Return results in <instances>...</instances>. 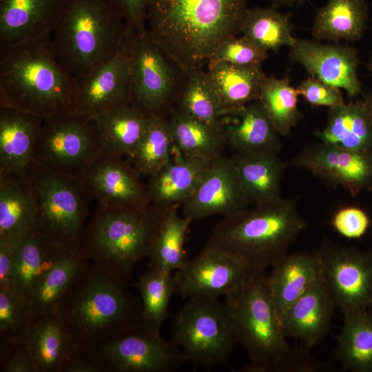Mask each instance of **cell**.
Here are the masks:
<instances>
[{
	"mask_svg": "<svg viewBox=\"0 0 372 372\" xmlns=\"http://www.w3.org/2000/svg\"><path fill=\"white\" fill-rule=\"evenodd\" d=\"M247 9L246 0H149L147 32L186 73L241 32Z\"/></svg>",
	"mask_w": 372,
	"mask_h": 372,
	"instance_id": "obj_1",
	"label": "cell"
},
{
	"mask_svg": "<svg viewBox=\"0 0 372 372\" xmlns=\"http://www.w3.org/2000/svg\"><path fill=\"white\" fill-rule=\"evenodd\" d=\"M238 344L249 358L239 372H316L329 365L315 360L304 344L291 346L271 298L266 273H251L226 296Z\"/></svg>",
	"mask_w": 372,
	"mask_h": 372,
	"instance_id": "obj_2",
	"label": "cell"
},
{
	"mask_svg": "<svg viewBox=\"0 0 372 372\" xmlns=\"http://www.w3.org/2000/svg\"><path fill=\"white\" fill-rule=\"evenodd\" d=\"M126 282L88 263L61 299L56 314L79 349L140 323L142 304Z\"/></svg>",
	"mask_w": 372,
	"mask_h": 372,
	"instance_id": "obj_3",
	"label": "cell"
},
{
	"mask_svg": "<svg viewBox=\"0 0 372 372\" xmlns=\"http://www.w3.org/2000/svg\"><path fill=\"white\" fill-rule=\"evenodd\" d=\"M74 92L52 36L0 48V106L46 118L72 112Z\"/></svg>",
	"mask_w": 372,
	"mask_h": 372,
	"instance_id": "obj_4",
	"label": "cell"
},
{
	"mask_svg": "<svg viewBox=\"0 0 372 372\" xmlns=\"http://www.w3.org/2000/svg\"><path fill=\"white\" fill-rule=\"evenodd\" d=\"M307 227L296 200L280 196L224 216L213 227L205 246L236 256L249 274L266 273L287 254Z\"/></svg>",
	"mask_w": 372,
	"mask_h": 372,
	"instance_id": "obj_5",
	"label": "cell"
},
{
	"mask_svg": "<svg viewBox=\"0 0 372 372\" xmlns=\"http://www.w3.org/2000/svg\"><path fill=\"white\" fill-rule=\"evenodd\" d=\"M134 31L109 0H70L52 39L59 63L75 77L112 57Z\"/></svg>",
	"mask_w": 372,
	"mask_h": 372,
	"instance_id": "obj_6",
	"label": "cell"
},
{
	"mask_svg": "<svg viewBox=\"0 0 372 372\" xmlns=\"http://www.w3.org/2000/svg\"><path fill=\"white\" fill-rule=\"evenodd\" d=\"M165 211L152 205L130 210L100 208L84 229L80 247L92 264L127 283L138 262L148 256Z\"/></svg>",
	"mask_w": 372,
	"mask_h": 372,
	"instance_id": "obj_7",
	"label": "cell"
},
{
	"mask_svg": "<svg viewBox=\"0 0 372 372\" xmlns=\"http://www.w3.org/2000/svg\"><path fill=\"white\" fill-rule=\"evenodd\" d=\"M171 340L194 369L228 363L238 344L229 310L218 298L193 296L173 316Z\"/></svg>",
	"mask_w": 372,
	"mask_h": 372,
	"instance_id": "obj_8",
	"label": "cell"
},
{
	"mask_svg": "<svg viewBox=\"0 0 372 372\" xmlns=\"http://www.w3.org/2000/svg\"><path fill=\"white\" fill-rule=\"evenodd\" d=\"M103 151L95 116L69 112L43 118L32 163L50 173L80 180Z\"/></svg>",
	"mask_w": 372,
	"mask_h": 372,
	"instance_id": "obj_9",
	"label": "cell"
},
{
	"mask_svg": "<svg viewBox=\"0 0 372 372\" xmlns=\"http://www.w3.org/2000/svg\"><path fill=\"white\" fill-rule=\"evenodd\" d=\"M23 177L37 203L34 227L61 244L79 246L87 216L85 195L88 194L81 180L50 173L33 163Z\"/></svg>",
	"mask_w": 372,
	"mask_h": 372,
	"instance_id": "obj_10",
	"label": "cell"
},
{
	"mask_svg": "<svg viewBox=\"0 0 372 372\" xmlns=\"http://www.w3.org/2000/svg\"><path fill=\"white\" fill-rule=\"evenodd\" d=\"M185 73L149 36L136 32L130 61V103L149 116H164L182 88Z\"/></svg>",
	"mask_w": 372,
	"mask_h": 372,
	"instance_id": "obj_11",
	"label": "cell"
},
{
	"mask_svg": "<svg viewBox=\"0 0 372 372\" xmlns=\"http://www.w3.org/2000/svg\"><path fill=\"white\" fill-rule=\"evenodd\" d=\"M87 351L101 372H174L187 362L172 340L164 339L141 323Z\"/></svg>",
	"mask_w": 372,
	"mask_h": 372,
	"instance_id": "obj_12",
	"label": "cell"
},
{
	"mask_svg": "<svg viewBox=\"0 0 372 372\" xmlns=\"http://www.w3.org/2000/svg\"><path fill=\"white\" fill-rule=\"evenodd\" d=\"M321 276L342 313L372 307V253L324 241Z\"/></svg>",
	"mask_w": 372,
	"mask_h": 372,
	"instance_id": "obj_13",
	"label": "cell"
},
{
	"mask_svg": "<svg viewBox=\"0 0 372 372\" xmlns=\"http://www.w3.org/2000/svg\"><path fill=\"white\" fill-rule=\"evenodd\" d=\"M135 32L112 57L87 74L74 77L72 112L96 116L130 103V61Z\"/></svg>",
	"mask_w": 372,
	"mask_h": 372,
	"instance_id": "obj_14",
	"label": "cell"
},
{
	"mask_svg": "<svg viewBox=\"0 0 372 372\" xmlns=\"http://www.w3.org/2000/svg\"><path fill=\"white\" fill-rule=\"evenodd\" d=\"M249 276L247 267L238 257L207 246L174 274L176 293L187 299L226 297L240 290Z\"/></svg>",
	"mask_w": 372,
	"mask_h": 372,
	"instance_id": "obj_15",
	"label": "cell"
},
{
	"mask_svg": "<svg viewBox=\"0 0 372 372\" xmlns=\"http://www.w3.org/2000/svg\"><path fill=\"white\" fill-rule=\"evenodd\" d=\"M138 176L122 157L103 149L80 180L87 194L99 200L101 209L130 210L151 205L147 187Z\"/></svg>",
	"mask_w": 372,
	"mask_h": 372,
	"instance_id": "obj_16",
	"label": "cell"
},
{
	"mask_svg": "<svg viewBox=\"0 0 372 372\" xmlns=\"http://www.w3.org/2000/svg\"><path fill=\"white\" fill-rule=\"evenodd\" d=\"M288 165L340 185L353 197L372 189V151L343 149L320 142L304 147Z\"/></svg>",
	"mask_w": 372,
	"mask_h": 372,
	"instance_id": "obj_17",
	"label": "cell"
},
{
	"mask_svg": "<svg viewBox=\"0 0 372 372\" xmlns=\"http://www.w3.org/2000/svg\"><path fill=\"white\" fill-rule=\"evenodd\" d=\"M289 58L302 65L311 76L344 90L350 99L361 92L358 77L356 50L345 44H322L318 41L295 38Z\"/></svg>",
	"mask_w": 372,
	"mask_h": 372,
	"instance_id": "obj_18",
	"label": "cell"
},
{
	"mask_svg": "<svg viewBox=\"0 0 372 372\" xmlns=\"http://www.w3.org/2000/svg\"><path fill=\"white\" fill-rule=\"evenodd\" d=\"M231 158H216L192 195L182 204L183 216L193 221L215 214L231 215L247 208Z\"/></svg>",
	"mask_w": 372,
	"mask_h": 372,
	"instance_id": "obj_19",
	"label": "cell"
},
{
	"mask_svg": "<svg viewBox=\"0 0 372 372\" xmlns=\"http://www.w3.org/2000/svg\"><path fill=\"white\" fill-rule=\"evenodd\" d=\"M70 0H0V48L52 36Z\"/></svg>",
	"mask_w": 372,
	"mask_h": 372,
	"instance_id": "obj_20",
	"label": "cell"
},
{
	"mask_svg": "<svg viewBox=\"0 0 372 372\" xmlns=\"http://www.w3.org/2000/svg\"><path fill=\"white\" fill-rule=\"evenodd\" d=\"M335 306L333 295L320 275L282 316L287 337L300 341L308 348L318 344L330 331Z\"/></svg>",
	"mask_w": 372,
	"mask_h": 372,
	"instance_id": "obj_21",
	"label": "cell"
},
{
	"mask_svg": "<svg viewBox=\"0 0 372 372\" xmlns=\"http://www.w3.org/2000/svg\"><path fill=\"white\" fill-rule=\"evenodd\" d=\"M43 118L0 106V178L24 176L32 161Z\"/></svg>",
	"mask_w": 372,
	"mask_h": 372,
	"instance_id": "obj_22",
	"label": "cell"
},
{
	"mask_svg": "<svg viewBox=\"0 0 372 372\" xmlns=\"http://www.w3.org/2000/svg\"><path fill=\"white\" fill-rule=\"evenodd\" d=\"M34 227L19 241L11 276L10 289L29 300L43 276L66 248Z\"/></svg>",
	"mask_w": 372,
	"mask_h": 372,
	"instance_id": "obj_23",
	"label": "cell"
},
{
	"mask_svg": "<svg viewBox=\"0 0 372 372\" xmlns=\"http://www.w3.org/2000/svg\"><path fill=\"white\" fill-rule=\"evenodd\" d=\"M216 158H193L179 155L178 159H171L149 176L146 187L151 205L161 210L182 205Z\"/></svg>",
	"mask_w": 372,
	"mask_h": 372,
	"instance_id": "obj_24",
	"label": "cell"
},
{
	"mask_svg": "<svg viewBox=\"0 0 372 372\" xmlns=\"http://www.w3.org/2000/svg\"><path fill=\"white\" fill-rule=\"evenodd\" d=\"M316 251H296L285 256L271 267L267 283L280 319L288 308L320 276Z\"/></svg>",
	"mask_w": 372,
	"mask_h": 372,
	"instance_id": "obj_25",
	"label": "cell"
},
{
	"mask_svg": "<svg viewBox=\"0 0 372 372\" xmlns=\"http://www.w3.org/2000/svg\"><path fill=\"white\" fill-rule=\"evenodd\" d=\"M206 74L227 115H234L259 100L265 76L262 65H240L210 59Z\"/></svg>",
	"mask_w": 372,
	"mask_h": 372,
	"instance_id": "obj_26",
	"label": "cell"
},
{
	"mask_svg": "<svg viewBox=\"0 0 372 372\" xmlns=\"http://www.w3.org/2000/svg\"><path fill=\"white\" fill-rule=\"evenodd\" d=\"M25 337L37 372H63L78 349L56 313H33Z\"/></svg>",
	"mask_w": 372,
	"mask_h": 372,
	"instance_id": "obj_27",
	"label": "cell"
},
{
	"mask_svg": "<svg viewBox=\"0 0 372 372\" xmlns=\"http://www.w3.org/2000/svg\"><path fill=\"white\" fill-rule=\"evenodd\" d=\"M234 163L240 187L248 205L256 206L280 196L286 163L274 152L234 153Z\"/></svg>",
	"mask_w": 372,
	"mask_h": 372,
	"instance_id": "obj_28",
	"label": "cell"
},
{
	"mask_svg": "<svg viewBox=\"0 0 372 372\" xmlns=\"http://www.w3.org/2000/svg\"><path fill=\"white\" fill-rule=\"evenodd\" d=\"M235 123L222 125L226 145L235 153L274 152L278 154L282 144L264 106L254 101L239 112Z\"/></svg>",
	"mask_w": 372,
	"mask_h": 372,
	"instance_id": "obj_29",
	"label": "cell"
},
{
	"mask_svg": "<svg viewBox=\"0 0 372 372\" xmlns=\"http://www.w3.org/2000/svg\"><path fill=\"white\" fill-rule=\"evenodd\" d=\"M314 134L320 142L337 148L372 151V125L363 101L329 108L326 126Z\"/></svg>",
	"mask_w": 372,
	"mask_h": 372,
	"instance_id": "obj_30",
	"label": "cell"
},
{
	"mask_svg": "<svg viewBox=\"0 0 372 372\" xmlns=\"http://www.w3.org/2000/svg\"><path fill=\"white\" fill-rule=\"evenodd\" d=\"M149 116L132 103L96 116L104 151L112 156L131 158L145 132Z\"/></svg>",
	"mask_w": 372,
	"mask_h": 372,
	"instance_id": "obj_31",
	"label": "cell"
},
{
	"mask_svg": "<svg viewBox=\"0 0 372 372\" xmlns=\"http://www.w3.org/2000/svg\"><path fill=\"white\" fill-rule=\"evenodd\" d=\"M365 0H327L318 8L311 28L317 41L354 42L364 36L368 19Z\"/></svg>",
	"mask_w": 372,
	"mask_h": 372,
	"instance_id": "obj_32",
	"label": "cell"
},
{
	"mask_svg": "<svg viewBox=\"0 0 372 372\" xmlns=\"http://www.w3.org/2000/svg\"><path fill=\"white\" fill-rule=\"evenodd\" d=\"M37 207L24 177L6 176L0 181V239L19 240L35 225Z\"/></svg>",
	"mask_w": 372,
	"mask_h": 372,
	"instance_id": "obj_33",
	"label": "cell"
},
{
	"mask_svg": "<svg viewBox=\"0 0 372 372\" xmlns=\"http://www.w3.org/2000/svg\"><path fill=\"white\" fill-rule=\"evenodd\" d=\"M88 263L80 245L66 248L34 288L30 299L33 313H56L61 299Z\"/></svg>",
	"mask_w": 372,
	"mask_h": 372,
	"instance_id": "obj_34",
	"label": "cell"
},
{
	"mask_svg": "<svg viewBox=\"0 0 372 372\" xmlns=\"http://www.w3.org/2000/svg\"><path fill=\"white\" fill-rule=\"evenodd\" d=\"M167 120L174 147L179 155L193 158H213L222 155L226 143L220 130L178 108L172 110Z\"/></svg>",
	"mask_w": 372,
	"mask_h": 372,
	"instance_id": "obj_35",
	"label": "cell"
},
{
	"mask_svg": "<svg viewBox=\"0 0 372 372\" xmlns=\"http://www.w3.org/2000/svg\"><path fill=\"white\" fill-rule=\"evenodd\" d=\"M337 355L346 371L372 372V313L367 309L343 313Z\"/></svg>",
	"mask_w": 372,
	"mask_h": 372,
	"instance_id": "obj_36",
	"label": "cell"
},
{
	"mask_svg": "<svg viewBox=\"0 0 372 372\" xmlns=\"http://www.w3.org/2000/svg\"><path fill=\"white\" fill-rule=\"evenodd\" d=\"M179 206L165 211L147 256L149 265L171 273L183 268L189 260L185 243L192 220L178 215Z\"/></svg>",
	"mask_w": 372,
	"mask_h": 372,
	"instance_id": "obj_37",
	"label": "cell"
},
{
	"mask_svg": "<svg viewBox=\"0 0 372 372\" xmlns=\"http://www.w3.org/2000/svg\"><path fill=\"white\" fill-rule=\"evenodd\" d=\"M291 13L277 8L256 7L247 9L241 28L242 36L258 48L277 52L282 46L291 47L295 41V27Z\"/></svg>",
	"mask_w": 372,
	"mask_h": 372,
	"instance_id": "obj_38",
	"label": "cell"
},
{
	"mask_svg": "<svg viewBox=\"0 0 372 372\" xmlns=\"http://www.w3.org/2000/svg\"><path fill=\"white\" fill-rule=\"evenodd\" d=\"M135 286L139 290L142 300L141 324L150 331L160 333L162 324L169 317L170 299L176 293L174 275L148 264Z\"/></svg>",
	"mask_w": 372,
	"mask_h": 372,
	"instance_id": "obj_39",
	"label": "cell"
},
{
	"mask_svg": "<svg viewBox=\"0 0 372 372\" xmlns=\"http://www.w3.org/2000/svg\"><path fill=\"white\" fill-rule=\"evenodd\" d=\"M176 101L185 114L221 131L222 118L227 114L203 68L185 73Z\"/></svg>",
	"mask_w": 372,
	"mask_h": 372,
	"instance_id": "obj_40",
	"label": "cell"
},
{
	"mask_svg": "<svg viewBox=\"0 0 372 372\" xmlns=\"http://www.w3.org/2000/svg\"><path fill=\"white\" fill-rule=\"evenodd\" d=\"M299 93L287 74L282 79L265 76L259 100L264 106L275 130L282 136L290 134L302 118L298 104Z\"/></svg>",
	"mask_w": 372,
	"mask_h": 372,
	"instance_id": "obj_41",
	"label": "cell"
},
{
	"mask_svg": "<svg viewBox=\"0 0 372 372\" xmlns=\"http://www.w3.org/2000/svg\"><path fill=\"white\" fill-rule=\"evenodd\" d=\"M174 143L164 116H149L145 132L130 158L138 175L149 176L171 160Z\"/></svg>",
	"mask_w": 372,
	"mask_h": 372,
	"instance_id": "obj_42",
	"label": "cell"
},
{
	"mask_svg": "<svg viewBox=\"0 0 372 372\" xmlns=\"http://www.w3.org/2000/svg\"><path fill=\"white\" fill-rule=\"evenodd\" d=\"M33 313L28 298L10 289H0V343L25 337Z\"/></svg>",
	"mask_w": 372,
	"mask_h": 372,
	"instance_id": "obj_43",
	"label": "cell"
},
{
	"mask_svg": "<svg viewBox=\"0 0 372 372\" xmlns=\"http://www.w3.org/2000/svg\"><path fill=\"white\" fill-rule=\"evenodd\" d=\"M267 58V52L254 45L244 36H235L224 42L211 59L240 65H262Z\"/></svg>",
	"mask_w": 372,
	"mask_h": 372,
	"instance_id": "obj_44",
	"label": "cell"
},
{
	"mask_svg": "<svg viewBox=\"0 0 372 372\" xmlns=\"http://www.w3.org/2000/svg\"><path fill=\"white\" fill-rule=\"evenodd\" d=\"M0 372H37L25 337L0 343Z\"/></svg>",
	"mask_w": 372,
	"mask_h": 372,
	"instance_id": "obj_45",
	"label": "cell"
},
{
	"mask_svg": "<svg viewBox=\"0 0 372 372\" xmlns=\"http://www.w3.org/2000/svg\"><path fill=\"white\" fill-rule=\"evenodd\" d=\"M296 88L299 95H302L312 106H325L331 108L344 103L340 89L311 76L302 81Z\"/></svg>",
	"mask_w": 372,
	"mask_h": 372,
	"instance_id": "obj_46",
	"label": "cell"
},
{
	"mask_svg": "<svg viewBox=\"0 0 372 372\" xmlns=\"http://www.w3.org/2000/svg\"><path fill=\"white\" fill-rule=\"evenodd\" d=\"M331 223L335 230L342 236L347 238H359L367 231L370 219L362 209L346 207L335 213Z\"/></svg>",
	"mask_w": 372,
	"mask_h": 372,
	"instance_id": "obj_47",
	"label": "cell"
},
{
	"mask_svg": "<svg viewBox=\"0 0 372 372\" xmlns=\"http://www.w3.org/2000/svg\"><path fill=\"white\" fill-rule=\"evenodd\" d=\"M123 17L129 29L138 32L147 30V13L149 0H109Z\"/></svg>",
	"mask_w": 372,
	"mask_h": 372,
	"instance_id": "obj_48",
	"label": "cell"
},
{
	"mask_svg": "<svg viewBox=\"0 0 372 372\" xmlns=\"http://www.w3.org/2000/svg\"><path fill=\"white\" fill-rule=\"evenodd\" d=\"M19 240L0 239V289H10L17 246Z\"/></svg>",
	"mask_w": 372,
	"mask_h": 372,
	"instance_id": "obj_49",
	"label": "cell"
},
{
	"mask_svg": "<svg viewBox=\"0 0 372 372\" xmlns=\"http://www.w3.org/2000/svg\"><path fill=\"white\" fill-rule=\"evenodd\" d=\"M63 372H101V369L87 350L78 349L65 364Z\"/></svg>",
	"mask_w": 372,
	"mask_h": 372,
	"instance_id": "obj_50",
	"label": "cell"
},
{
	"mask_svg": "<svg viewBox=\"0 0 372 372\" xmlns=\"http://www.w3.org/2000/svg\"><path fill=\"white\" fill-rule=\"evenodd\" d=\"M272 2V6L278 8L280 6L287 5L293 6L294 4H302L307 0H271Z\"/></svg>",
	"mask_w": 372,
	"mask_h": 372,
	"instance_id": "obj_51",
	"label": "cell"
},
{
	"mask_svg": "<svg viewBox=\"0 0 372 372\" xmlns=\"http://www.w3.org/2000/svg\"><path fill=\"white\" fill-rule=\"evenodd\" d=\"M366 112L372 125V93L367 94L363 101Z\"/></svg>",
	"mask_w": 372,
	"mask_h": 372,
	"instance_id": "obj_52",
	"label": "cell"
},
{
	"mask_svg": "<svg viewBox=\"0 0 372 372\" xmlns=\"http://www.w3.org/2000/svg\"><path fill=\"white\" fill-rule=\"evenodd\" d=\"M366 66H367V68L368 70L371 72L372 74V52H371V54L370 56V58H369V61L367 62L366 63Z\"/></svg>",
	"mask_w": 372,
	"mask_h": 372,
	"instance_id": "obj_53",
	"label": "cell"
}]
</instances>
